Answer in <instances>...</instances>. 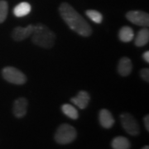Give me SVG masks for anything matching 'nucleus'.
Wrapping results in <instances>:
<instances>
[{
	"instance_id": "nucleus-5",
	"label": "nucleus",
	"mask_w": 149,
	"mask_h": 149,
	"mask_svg": "<svg viewBox=\"0 0 149 149\" xmlns=\"http://www.w3.org/2000/svg\"><path fill=\"white\" fill-rule=\"evenodd\" d=\"M120 121L123 129L132 136H138L140 133V127L137 119L129 113H123Z\"/></svg>"
},
{
	"instance_id": "nucleus-12",
	"label": "nucleus",
	"mask_w": 149,
	"mask_h": 149,
	"mask_svg": "<svg viewBox=\"0 0 149 149\" xmlns=\"http://www.w3.org/2000/svg\"><path fill=\"white\" fill-rule=\"evenodd\" d=\"M111 147L113 149H130L131 143L127 138L118 136L112 140Z\"/></svg>"
},
{
	"instance_id": "nucleus-13",
	"label": "nucleus",
	"mask_w": 149,
	"mask_h": 149,
	"mask_svg": "<svg viewBox=\"0 0 149 149\" xmlns=\"http://www.w3.org/2000/svg\"><path fill=\"white\" fill-rule=\"evenodd\" d=\"M118 38L123 42H130L134 38V32L130 27H123L118 32Z\"/></svg>"
},
{
	"instance_id": "nucleus-18",
	"label": "nucleus",
	"mask_w": 149,
	"mask_h": 149,
	"mask_svg": "<svg viewBox=\"0 0 149 149\" xmlns=\"http://www.w3.org/2000/svg\"><path fill=\"white\" fill-rule=\"evenodd\" d=\"M8 3L4 0H0V23H3L6 20L8 16Z\"/></svg>"
},
{
	"instance_id": "nucleus-15",
	"label": "nucleus",
	"mask_w": 149,
	"mask_h": 149,
	"mask_svg": "<svg viewBox=\"0 0 149 149\" xmlns=\"http://www.w3.org/2000/svg\"><path fill=\"white\" fill-rule=\"evenodd\" d=\"M149 41V31L148 28L141 29L135 38V45L137 47H143L148 43Z\"/></svg>"
},
{
	"instance_id": "nucleus-22",
	"label": "nucleus",
	"mask_w": 149,
	"mask_h": 149,
	"mask_svg": "<svg viewBox=\"0 0 149 149\" xmlns=\"http://www.w3.org/2000/svg\"><path fill=\"white\" fill-rule=\"evenodd\" d=\"M142 149H149V147L147 145V146H144L143 148H142Z\"/></svg>"
},
{
	"instance_id": "nucleus-6",
	"label": "nucleus",
	"mask_w": 149,
	"mask_h": 149,
	"mask_svg": "<svg viewBox=\"0 0 149 149\" xmlns=\"http://www.w3.org/2000/svg\"><path fill=\"white\" fill-rule=\"evenodd\" d=\"M126 17L128 21L137 26L145 27L149 26L148 13L143 11H130L126 14Z\"/></svg>"
},
{
	"instance_id": "nucleus-1",
	"label": "nucleus",
	"mask_w": 149,
	"mask_h": 149,
	"mask_svg": "<svg viewBox=\"0 0 149 149\" xmlns=\"http://www.w3.org/2000/svg\"><path fill=\"white\" fill-rule=\"evenodd\" d=\"M60 14L69 27L82 37H90L92 33L91 25L85 18L67 3H62L59 8Z\"/></svg>"
},
{
	"instance_id": "nucleus-2",
	"label": "nucleus",
	"mask_w": 149,
	"mask_h": 149,
	"mask_svg": "<svg viewBox=\"0 0 149 149\" xmlns=\"http://www.w3.org/2000/svg\"><path fill=\"white\" fill-rule=\"evenodd\" d=\"M56 34L46 25L39 23L33 26L32 42L35 45L42 48L50 49L55 45Z\"/></svg>"
},
{
	"instance_id": "nucleus-4",
	"label": "nucleus",
	"mask_w": 149,
	"mask_h": 149,
	"mask_svg": "<svg viewBox=\"0 0 149 149\" xmlns=\"http://www.w3.org/2000/svg\"><path fill=\"white\" fill-rule=\"evenodd\" d=\"M3 79L14 85H23L27 81V77L20 70L13 66H6L2 70Z\"/></svg>"
},
{
	"instance_id": "nucleus-11",
	"label": "nucleus",
	"mask_w": 149,
	"mask_h": 149,
	"mask_svg": "<svg viewBox=\"0 0 149 149\" xmlns=\"http://www.w3.org/2000/svg\"><path fill=\"white\" fill-rule=\"evenodd\" d=\"M133 64L128 57H123L119 60L118 64V72L122 76H128L132 72Z\"/></svg>"
},
{
	"instance_id": "nucleus-17",
	"label": "nucleus",
	"mask_w": 149,
	"mask_h": 149,
	"mask_svg": "<svg viewBox=\"0 0 149 149\" xmlns=\"http://www.w3.org/2000/svg\"><path fill=\"white\" fill-rule=\"evenodd\" d=\"M86 15L88 16V17L91 19L92 21L95 23H101L102 20H103V16L102 14L96 10H93V9H90L85 12Z\"/></svg>"
},
{
	"instance_id": "nucleus-7",
	"label": "nucleus",
	"mask_w": 149,
	"mask_h": 149,
	"mask_svg": "<svg viewBox=\"0 0 149 149\" xmlns=\"http://www.w3.org/2000/svg\"><path fill=\"white\" fill-rule=\"evenodd\" d=\"M27 106H28V102L27 99L22 97L17 99L13 105V115L17 118H23L27 114Z\"/></svg>"
},
{
	"instance_id": "nucleus-3",
	"label": "nucleus",
	"mask_w": 149,
	"mask_h": 149,
	"mask_svg": "<svg viewBox=\"0 0 149 149\" xmlns=\"http://www.w3.org/2000/svg\"><path fill=\"white\" fill-rule=\"evenodd\" d=\"M77 137V132L75 128L68 123H62L56 129L54 139L59 144L65 145L71 143Z\"/></svg>"
},
{
	"instance_id": "nucleus-8",
	"label": "nucleus",
	"mask_w": 149,
	"mask_h": 149,
	"mask_svg": "<svg viewBox=\"0 0 149 149\" xmlns=\"http://www.w3.org/2000/svg\"><path fill=\"white\" fill-rule=\"evenodd\" d=\"M33 32V25H28L26 27H17L12 32V37L16 42H21L32 36Z\"/></svg>"
},
{
	"instance_id": "nucleus-16",
	"label": "nucleus",
	"mask_w": 149,
	"mask_h": 149,
	"mask_svg": "<svg viewBox=\"0 0 149 149\" xmlns=\"http://www.w3.org/2000/svg\"><path fill=\"white\" fill-rule=\"evenodd\" d=\"M61 110L65 115H66L71 119H77L79 118V113L77 109L71 104H65L61 106Z\"/></svg>"
},
{
	"instance_id": "nucleus-9",
	"label": "nucleus",
	"mask_w": 149,
	"mask_h": 149,
	"mask_svg": "<svg viewBox=\"0 0 149 149\" xmlns=\"http://www.w3.org/2000/svg\"><path fill=\"white\" fill-rule=\"evenodd\" d=\"M91 101V95L88 92L84 91H80L77 95L70 99V102L73 103L75 106L80 108V109H84L88 106Z\"/></svg>"
},
{
	"instance_id": "nucleus-10",
	"label": "nucleus",
	"mask_w": 149,
	"mask_h": 149,
	"mask_svg": "<svg viewBox=\"0 0 149 149\" xmlns=\"http://www.w3.org/2000/svg\"><path fill=\"white\" fill-rule=\"evenodd\" d=\"M99 120L100 125L104 128H111L115 122L110 111H109L106 109H103L100 111Z\"/></svg>"
},
{
	"instance_id": "nucleus-20",
	"label": "nucleus",
	"mask_w": 149,
	"mask_h": 149,
	"mask_svg": "<svg viewBox=\"0 0 149 149\" xmlns=\"http://www.w3.org/2000/svg\"><path fill=\"white\" fill-rule=\"evenodd\" d=\"M143 123H144V126L147 129V131L149 132V115L147 114L145 117L143 118Z\"/></svg>"
},
{
	"instance_id": "nucleus-19",
	"label": "nucleus",
	"mask_w": 149,
	"mask_h": 149,
	"mask_svg": "<svg viewBox=\"0 0 149 149\" xmlns=\"http://www.w3.org/2000/svg\"><path fill=\"white\" fill-rule=\"evenodd\" d=\"M140 75H141V78L146 81V82H148L149 81V69L148 68H144V69L141 70L140 71Z\"/></svg>"
},
{
	"instance_id": "nucleus-14",
	"label": "nucleus",
	"mask_w": 149,
	"mask_h": 149,
	"mask_svg": "<svg viewBox=\"0 0 149 149\" xmlns=\"http://www.w3.org/2000/svg\"><path fill=\"white\" fill-rule=\"evenodd\" d=\"M31 5L27 2H22L13 8V14L17 17L27 16V14L31 12Z\"/></svg>"
},
{
	"instance_id": "nucleus-21",
	"label": "nucleus",
	"mask_w": 149,
	"mask_h": 149,
	"mask_svg": "<svg viewBox=\"0 0 149 149\" xmlns=\"http://www.w3.org/2000/svg\"><path fill=\"white\" fill-rule=\"evenodd\" d=\"M143 60L147 62V63H149V52L148 51H147V52H145L143 55Z\"/></svg>"
}]
</instances>
